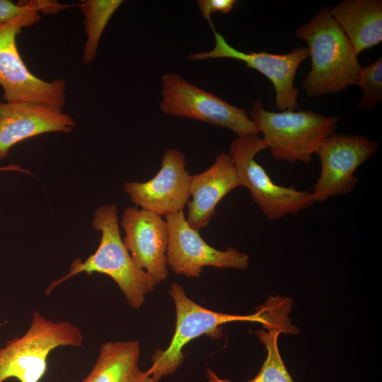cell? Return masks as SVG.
<instances>
[{
	"label": "cell",
	"mask_w": 382,
	"mask_h": 382,
	"mask_svg": "<svg viewBox=\"0 0 382 382\" xmlns=\"http://www.w3.org/2000/svg\"><path fill=\"white\" fill-rule=\"evenodd\" d=\"M330 8L320 9L295 33L296 37L307 42L311 57V70L303 82V88L310 98L338 93L350 85H357L362 67Z\"/></svg>",
	"instance_id": "obj_1"
},
{
	"label": "cell",
	"mask_w": 382,
	"mask_h": 382,
	"mask_svg": "<svg viewBox=\"0 0 382 382\" xmlns=\"http://www.w3.org/2000/svg\"><path fill=\"white\" fill-rule=\"evenodd\" d=\"M92 226L101 232V239L96 251L86 260L76 258L71 264L66 274L52 282L45 294L49 295L54 289L68 279L85 272L105 274L118 285L129 305L134 308L142 306L145 296L156 285L153 279L134 263L122 240L115 204L103 205L96 209Z\"/></svg>",
	"instance_id": "obj_2"
},
{
	"label": "cell",
	"mask_w": 382,
	"mask_h": 382,
	"mask_svg": "<svg viewBox=\"0 0 382 382\" xmlns=\"http://www.w3.org/2000/svg\"><path fill=\"white\" fill-rule=\"evenodd\" d=\"M250 120L270 149L272 157L289 163H308L323 141L334 133L339 118L312 110H265L261 99L254 101Z\"/></svg>",
	"instance_id": "obj_3"
},
{
	"label": "cell",
	"mask_w": 382,
	"mask_h": 382,
	"mask_svg": "<svg viewBox=\"0 0 382 382\" xmlns=\"http://www.w3.org/2000/svg\"><path fill=\"white\" fill-rule=\"evenodd\" d=\"M83 343L79 327L69 321L46 319L34 311L25 334L0 347V382L11 378L19 382H40L46 374L47 358L52 350L59 347H81Z\"/></svg>",
	"instance_id": "obj_4"
},
{
	"label": "cell",
	"mask_w": 382,
	"mask_h": 382,
	"mask_svg": "<svg viewBox=\"0 0 382 382\" xmlns=\"http://www.w3.org/2000/svg\"><path fill=\"white\" fill-rule=\"evenodd\" d=\"M175 307L176 325L168 347L156 349L152 357V365L146 371L154 382L170 375L180 367L185 355L183 348L193 339L203 335L217 339L222 336V325L235 321L257 322L263 324L268 318L265 303L251 315L239 316L219 313L207 309L192 301L181 285L173 283L169 289Z\"/></svg>",
	"instance_id": "obj_5"
},
{
	"label": "cell",
	"mask_w": 382,
	"mask_h": 382,
	"mask_svg": "<svg viewBox=\"0 0 382 382\" xmlns=\"http://www.w3.org/2000/svg\"><path fill=\"white\" fill-rule=\"evenodd\" d=\"M38 8L0 23V86L6 103L26 102L62 109L66 105V83L63 79L44 81L35 76L23 62L16 45L23 28L40 21Z\"/></svg>",
	"instance_id": "obj_6"
},
{
	"label": "cell",
	"mask_w": 382,
	"mask_h": 382,
	"mask_svg": "<svg viewBox=\"0 0 382 382\" xmlns=\"http://www.w3.org/2000/svg\"><path fill=\"white\" fill-rule=\"evenodd\" d=\"M229 147L228 154L242 186L250 190L254 202L268 219L274 220L286 214H296L315 202L311 192L273 183L265 169L256 162V154L268 148L258 134L238 136Z\"/></svg>",
	"instance_id": "obj_7"
},
{
	"label": "cell",
	"mask_w": 382,
	"mask_h": 382,
	"mask_svg": "<svg viewBox=\"0 0 382 382\" xmlns=\"http://www.w3.org/2000/svg\"><path fill=\"white\" fill-rule=\"evenodd\" d=\"M161 84L163 112L228 129L238 136L259 133L245 109L228 103L178 74H164Z\"/></svg>",
	"instance_id": "obj_8"
},
{
	"label": "cell",
	"mask_w": 382,
	"mask_h": 382,
	"mask_svg": "<svg viewBox=\"0 0 382 382\" xmlns=\"http://www.w3.org/2000/svg\"><path fill=\"white\" fill-rule=\"evenodd\" d=\"M378 143L363 135L332 133L316 151L320 174L311 192L315 202L352 192L357 168L376 152Z\"/></svg>",
	"instance_id": "obj_9"
},
{
	"label": "cell",
	"mask_w": 382,
	"mask_h": 382,
	"mask_svg": "<svg viewBox=\"0 0 382 382\" xmlns=\"http://www.w3.org/2000/svg\"><path fill=\"white\" fill-rule=\"evenodd\" d=\"M168 229L167 265L175 274L199 277L202 268L245 270L249 256L233 248L222 251L210 246L187 223L183 212L165 216Z\"/></svg>",
	"instance_id": "obj_10"
},
{
	"label": "cell",
	"mask_w": 382,
	"mask_h": 382,
	"mask_svg": "<svg viewBox=\"0 0 382 382\" xmlns=\"http://www.w3.org/2000/svg\"><path fill=\"white\" fill-rule=\"evenodd\" d=\"M215 46L208 52L190 54L187 59L230 58L242 61L247 68L254 69L267 77L275 90V104L282 110H294L299 107V89L294 78L300 64L309 57L307 47H301L286 54H271L265 52L245 53L231 47L215 30Z\"/></svg>",
	"instance_id": "obj_11"
},
{
	"label": "cell",
	"mask_w": 382,
	"mask_h": 382,
	"mask_svg": "<svg viewBox=\"0 0 382 382\" xmlns=\"http://www.w3.org/2000/svg\"><path fill=\"white\" fill-rule=\"evenodd\" d=\"M190 180L185 155L172 149L164 153L161 168L154 178L144 183H125L123 188L137 206L165 216L183 212L190 197Z\"/></svg>",
	"instance_id": "obj_12"
},
{
	"label": "cell",
	"mask_w": 382,
	"mask_h": 382,
	"mask_svg": "<svg viewBox=\"0 0 382 382\" xmlns=\"http://www.w3.org/2000/svg\"><path fill=\"white\" fill-rule=\"evenodd\" d=\"M121 226L125 230L123 242L134 265L146 272L156 284L168 276L166 250L168 225L162 216L137 207H127Z\"/></svg>",
	"instance_id": "obj_13"
},
{
	"label": "cell",
	"mask_w": 382,
	"mask_h": 382,
	"mask_svg": "<svg viewBox=\"0 0 382 382\" xmlns=\"http://www.w3.org/2000/svg\"><path fill=\"white\" fill-rule=\"evenodd\" d=\"M76 126L74 119L61 108L0 101V161L23 140L48 132H71Z\"/></svg>",
	"instance_id": "obj_14"
},
{
	"label": "cell",
	"mask_w": 382,
	"mask_h": 382,
	"mask_svg": "<svg viewBox=\"0 0 382 382\" xmlns=\"http://www.w3.org/2000/svg\"><path fill=\"white\" fill-rule=\"evenodd\" d=\"M242 186L233 162L225 151L216 155L206 170L191 175L186 220L195 231L207 227L215 214L217 204L234 188Z\"/></svg>",
	"instance_id": "obj_15"
},
{
	"label": "cell",
	"mask_w": 382,
	"mask_h": 382,
	"mask_svg": "<svg viewBox=\"0 0 382 382\" xmlns=\"http://www.w3.org/2000/svg\"><path fill=\"white\" fill-rule=\"evenodd\" d=\"M268 318L262 324V328L254 333L267 349V357L255 377L247 382H294L289 374L278 349L277 340L280 333L299 334V329L289 318L292 301L279 296H270L265 301Z\"/></svg>",
	"instance_id": "obj_16"
},
{
	"label": "cell",
	"mask_w": 382,
	"mask_h": 382,
	"mask_svg": "<svg viewBox=\"0 0 382 382\" xmlns=\"http://www.w3.org/2000/svg\"><path fill=\"white\" fill-rule=\"evenodd\" d=\"M330 12L357 55L382 41L381 0H343Z\"/></svg>",
	"instance_id": "obj_17"
},
{
	"label": "cell",
	"mask_w": 382,
	"mask_h": 382,
	"mask_svg": "<svg viewBox=\"0 0 382 382\" xmlns=\"http://www.w3.org/2000/svg\"><path fill=\"white\" fill-rule=\"evenodd\" d=\"M140 345L137 340L103 343L89 374L81 382H154L139 366Z\"/></svg>",
	"instance_id": "obj_18"
},
{
	"label": "cell",
	"mask_w": 382,
	"mask_h": 382,
	"mask_svg": "<svg viewBox=\"0 0 382 382\" xmlns=\"http://www.w3.org/2000/svg\"><path fill=\"white\" fill-rule=\"evenodd\" d=\"M122 2V0H86L77 5L84 16L87 36L82 59L84 65L94 60L104 29Z\"/></svg>",
	"instance_id": "obj_19"
},
{
	"label": "cell",
	"mask_w": 382,
	"mask_h": 382,
	"mask_svg": "<svg viewBox=\"0 0 382 382\" xmlns=\"http://www.w3.org/2000/svg\"><path fill=\"white\" fill-rule=\"evenodd\" d=\"M357 85L362 91L358 108L366 112L375 110L382 99V58L362 66L359 72Z\"/></svg>",
	"instance_id": "obj_20"
},
{
	"label": "cell",
	"mask_w": 382,
	"mask_h": 382,
	"mask_svg": "<svg viewBox=\"0 0 382 382\" xmlns=\"http://www.w3.org/2000/svg\"><path fill=\"white\" fill-rule=\"evenodd\" d=\"M64 8V5L50 1H20L15 4L10 0H0V23L13 20L35 8L47 13H56Z\"/></svg>",
	"instance_id": "obj_21"
},
{
	"label": "cell",
	"mask_w": 382,
	"mask_h": 382,
	"mask_svg": "<svg viewBox=\"0 0 382 382\" xmlns=\"http://www.w3.org/2000/svg\"><path fill=\"white\" fill-rule=\"evenodd\" d=\"M197 5L201 12L202 16L206 19L210 24L213 31L215 30L212 21L211 15L216 11L224 13H229L234 4L236 0H198Z\"/></svg>",
	"instance_id": "obj_22"
},
{
	"label": "cell",
	"mask_w": 382,
	"mask_h": 382,
	"mask_svg": "<svg viewBox=\"0 0 382 382\" xmlns=\"http://www.w3.org/2000/svg\"><path fill=\"white\" fill-rule=\"evenodd\" d=\"M1 171H18L32 175L29 170L23 168L20 165L18 164H10L6 166L0 167V172Z\"/></svg>",
	"instance_id": "obj_23"
},
{
	"label": "cell",
	"mask_w": 382,
	"mask_h": 382,
	"mask_svg": "<svg viewBox=\"0 0 382 382\" xmlns=\"http://www.w3.org/2000/svg\"><path fill=\"white\" fill-rule=\"evenodd\" d=\"M6 323V321L4 322H0V327L4 325Z\"/></svg>",
	"instance_id": "obj_24"
}]
</instances>
